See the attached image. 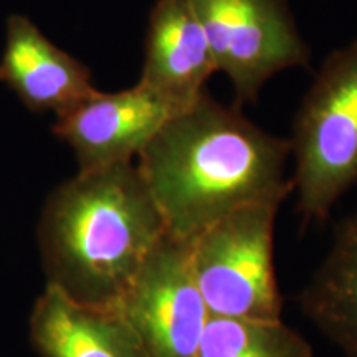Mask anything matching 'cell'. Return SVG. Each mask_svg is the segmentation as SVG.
I'll use <instances>...</instances> for the list:
<instances>
[{
	"mask_svg": "<svg viewBox=\"0 0 357 357\" xmlns=\"http://www.w3.org/2000/svg\"><path fill=\"white\" fill-rule=\"evenodd\" d=\"M289 158L287 137L205 91L164 124L136 166L167 235L189 242L243 205L287 199L293 192Z\"/></svg>",
	"mask_w": 357,
	"mask_h": 357,
	"instance_id": "cell-1",
	"label": "cell"
},
{
	"mask_svg": "<svg viewBox=\"0 0 357 357\" xmlns=\"http://www.w3.org/2000/svg\"><path fill=\"white\" fill-rule=\"evenodd\" d=\"M166 235L136 164L78 171L48 195L40 213L47 287L79 305L119 310Z\"/></svg>",
	"mask_w": 357,
	"mask_h": 357,
	"instance_id": "cell-2",
	"label": "cell"
},
{
	"mask_svg": "<svg viewBox=\"0 0 357 357\" xmlns=\"http://www.w3.org/2000/svg\"><path fill=\"white\" fill-rule=\"evenodd\" d=\"M288 141L298 212L305 223L323 222L357 184V38L324 58Z\"/></svg>",
	"mask_w": 357,
	"mask_h": 357,
	"instance_id": "cell-3",
	"label": "cell"
},
{
	"mask_svg": "<svg viewBox=\"0 0 357 357\" xmlns=\"http://www.w3.org/2000/svg\"><path fill=\"white\" fill-rule=\"evenodd\" d=\"M283 200H261L230 212L189 240L195 283L211 316L280 321L275 223Z\"/></svg>",
	"mask_w": 357,
	"mask_h": 357,
	"instance_id": "cell-4",
	"label": "cell"
},
{
	"mask_svg": "<svg viewBox=\"0 0 357 357\" xmlns=\"http://www.w3.org/2000/svg\"><path fill=\"white\" fill-rule=\"evenodd\" d=\"M211 45L217 71L229 77L235 105L257 101L263 84L307 66L311 48L288 0H190Z\"/></svg>",
	"mask_w": 357,
	"mask_h": 357,
	"instance_id": "cell-5",
	"label": "cell"
},
{
	"mask_svg": "<svg viewBox=\"0 0 357 357\" xmlns=\"http://www.w3.org/2000/svg\"><path fill=\"white\" fill-rule=\"evenodd\" d=\"M119 310L151 357H194L212 316L195 283L189 242L164 236Z\"/></svg>",
	"mask_w": 357,
	"mask_h": 357,
	"instance_id": "cell-6",
	"label": "cell"
},
{
	"mask_svg": "<svg viewBox=\"0 0 357 357\" xmlns=\"http://www.w3.org/2000/svg\"><path fill=\"white\" fill-rule=\"evenodd\" d=\"M177 108L142 83L114 93L91 91L56 116L53 132L70 146L79 171L132 162Z\"/></svg>",
	"mask_w": 357,
	"mask_h": 357,
	"instance_id": "cell-7",
	"label": "cell"
},
{
	"mask_svg": "<svg viewBox=\"0 0 357 357\" xmlns=\"http://www.w3.org/2000/svg\"><path fill=\"white\" fill-rule=\"evenodd\" d=\"M213 73L215 60L190 0H155L139 83L185 108L204 95Z\"/></svg>",
	"mask_w": 357,
	"mask_h": 357,
	"instance_id": "cell-8",
	"label": "cell"
},
{
	"mask_svg": "<svg viewBox=\"0 0 357 357\" xmlns=\"http://www.w3.org/2000/svg\"><path fill=\"white\" fill-rule=\"evenodd\" d=\"M0 82L35 113H65L95 91L86 65L56 47L32 20L10 15Z\"/></svg>",
	"mask_w": 357,
	"mask_h": 357,
	"instance_id": "cell-9",
	"label": "cell"
},
{
	"mask_svg": "<svg viewBox=\"0 0 357 357\" xmlns=\"http://www.w3.org/2000/svg\"><path fill=\"white\" fill-rule=\"evenodd\" d=\"M29 334L40 357H151L121 310L79 305L47 284L33 303Z\"/></svg>",
	"mask_w": 357,
	"mask_h": 357,
	"instance_id": "cell-10",
	"label": "cell"
},
{
	"mask_svg": "<svg viewBox=\"0 0 357 357\" xmlns=\"http://www.w3.org/2000/svg\"><path fill=\"white\" fill-rule=\"evenodd\" d=\"M305 316L344 357H357V207L337 223L328 255L300 294Z\"/></svg>",
	"mask_w": 357,
	"mask_h": 357,
	"instance_id": "cell-11",
	"label": "cell"
},
{
	"mask_svg": "<svg viewBox=\"0 0 357 357\" xmlns=\"http://www.w3.org/2000/svg\"><path fill=\"white\" fill-rule=\"evenodd\" d=\"M194 357H312V347L281 319L212 316Z\"/></svg>",
	"mask_w": 357,
	"mask_h": 357,
	"instance_id": "cell-12",
	"label": "cell"
}]
</instances>
